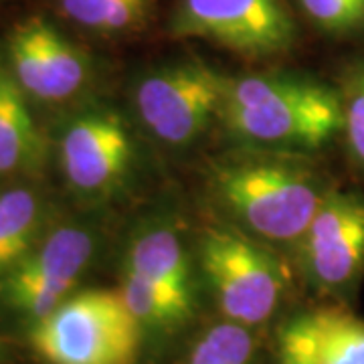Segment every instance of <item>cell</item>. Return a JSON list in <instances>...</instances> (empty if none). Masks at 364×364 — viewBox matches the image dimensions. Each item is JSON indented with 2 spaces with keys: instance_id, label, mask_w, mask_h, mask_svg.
Instances as JSON below:
<instances>
[{
  "instance_id": "cell-1",
  "label": "cell",
  "mask_w": 364,
  "mask_h": 364,
  "mask_svg": "<svg viewBox=\"0 0 364 364\" xmlns=\"http://www.w3.org/2000/svg\"><path fill=\"white\" fill-rule=\"evenodd\" d=\"M219 117L243 144L273 152H310L342 134L340 93L299 75L229 79Z\"/></svg>"
},
{
  "instance_id": "cell-2",
  "label": "cell",
  "mask_w": 364,
  "mask_h": 364,
  "mask_svg": "<svg viewBox=\"0 0 364 364\" xmlns=\"http://www.w3.org/2000/svg\"><path fill=\"white\" fill-rule=\"evenodd\" d=\"M326 178L289 152L241 154L210 170V193L249 233L272 243H298L330 195Z\"/></svg>"
},
{
  "instance_id": "cell-3",
  "label": "cell",
  "mask_w": 364,
  "mask_h": 364,
  "mask_svg": "<svg viewBox=\"0 0 364 364\" xmlns=\"http://www.w3.org/2000/svg\"><path fill=\"white\" fill-rule=\"evenodd\" d=\"M142 324L117 289L71 294L35 322L31 346L47 364H134Z\"/></svg>"
},
{
  "instance_id": "cell-4",
  "label": "cell",
  "mask_w": 364,
  "mask_h": 364,
  "mask_svg": "<svg viewBox=\"0 0 364 364\" xmlns=\"http://www.w3.org/2000/svg\"><path fill=\"white\" fill-rule=\"evenodd\" d=\"M174 39H200L249 59L286 53L296 23L286 0H178L170 14Z\"/></svg>"
},
{
  "instance_id": "cell-5",
  "label": "cell",
  "mask_w": 364,
  "mask_h": 364,
  "mask_svg": "<svg viewBox=\"0 0 364 364\" xmlns=\"http://www.w3.org/2000/svg\"><path fill=\"white\" fill-rule=\"evenodd\" d=\"M200 267L221 312L249 328L265 322L284 291L282 263L245 235L208 229L200 239Z\"/></svg>"
},
{
  "instance_id": "cell-6",
  "label": "cell",
  "mask_w": 364,
  "mask_h": 364,
  "mask_svg": "<svg viewBox=\"0 0 364 364\" xmlns=\"http://www.w3.org/2000/svg\"><path fill=\"white\" fill-rule=\"evenodd\" d=\"M229 77L188 59L148 73L136 85L134 104L142 124L168 146H188L219 117Z\"/></svg>"
},
{
  "instance_id": "cell-7",
  "label": "cell",
  "mask_w": 364,
  "mask_h": 364,
  "mask_svg": "<svg viewBox=\"0 0 364 364\" xmlns=\"http://www.w3.org/2000/svg\"><path fill=\"white\" fill-rule=\"evenodd\" d=\"M304 277L322 294H342L364 272V195L332 188L298 239Z\"/></svg>"
},
{
  "instance_id": "cell-8",
  "label": "cell",
  "mask_w": 364,
  "mask_h": 364,
  "mask_svg": "<svg viewBox=\"0 0 364 364\" xmlns=\"http://www.w3.org/2000/svg\"><path fill=\"white\" fill-rule=\"evenodd\" d=\"M93 253L95 239L87 229L59 227L41 239L18 265L0 275V298L37 322L71 296Z\"/></svg>"
},
{
  "instance_id": "cell-9",
  "label": "cell",
  "mask_w": 364,
  "mask_h": 364,
  "mask_svg": "<svg viewBox=\"0 0 364 364\" xmlns=\"http://www.w3.org/2000/svg\"><path fill=\"white\" fill-rule=\"evenodd\" d=\"M67 182L83 195H107L128 176L134 142L112 107H91L69 119L59 140Z\"/></svg>"
},
{
  "instance_id": "cell-10",
  "label": "cell",
  "mask_w": 364,
  "mask_h": 364,
  "mask_svg": "<svg viewBox=\"0 0 364 364\" xmlns=\"http://www.w3.org/2000/svg\"><path fill=\"white\" fill-rule=\"evenodd\" d=\"M11 73L26 95L63 102L87 81V57L43 16H31L9 37Z\"/></svg>"
},
{
  "instance_id": "cell-11",
  "label": "cell",
  "mask_w": 364,
  "mask_h": 364,
  "mask_svg": "<svg viewBox=\"0 0 364 364\" xmlns=\"http://www.w3.org/2000/svg\"><path fill=\"white\" fill-rule=\"evenodd\" d=\"M25 95L11 69L0 63V174L33 168L43 154L41 134Z\"/></svg>"
},
{
  "instance_id": "cell-12",
  "label": "cell",
  "mask_w": 364,
  "mask_h": 364,
  "mask_svg": "<svg viewBox=\"0 0 364 364\" xmlns=\"http://www.w3.org/2000/svg\"><path fill=\"white\" fill-rule=\"evenodd\" d=\"M126 269L142 275L144 279L193 298L191 269L181 237L168 227H150L132 241Z\"/></svg>"
},
{
  "instance_id": "cell-13",
  "label": "cell",
  "mask_w": 364,
  "mask_h": 364,
  "mask_svg": "<svg viewBox=\"0 0 364 364\" xmlns=\"http://www.w3.org/2000/svg\"><path fill=\"white\" fill-rule=\"evenodd\" d=\"M43 203L28 188L0 193V275L18 265L41 241Z\"/></svg>"
},
{
  "instance_id": "cell-14",
  "label": "cell",
  "mask_w": 364,
  "mask_h": 364,
  "mask_svg": "<svg viewBox=\"0 0 364 364\" xmlns=\"http://www.w3.org/2000/svg\"><path fill=\"white\" fill-rule=\"evenodd\" d=\"M130 312L144 326L152 328H170L184 322L191 316L193 298L174 294L166 287L156 286L142 275L124 267L122 286L117 289Z\"/></svg>"
},
{
  "instance_id": "cell-15",
  "label": "cell",
  "mask_w": 364,
  "mask_h": 364,
  "mask_svg": "<svg viewBox=\"0 0 364 364\" xmlns=\"http://www.w3.org/2000/svg\"><path fill=\"white\" fill-rule=\"evenodd\" d=\"M61 11L79 26L122 35L142 28L154 13L156 0H59Z\"/></svg>"
},
{
  "instance_id": "cell-16",
  "label": "cell",
  "mask_w": 364,
  "mask_h": 364,
  "mask_svg": "<svg viewBox=\"0 0 364 364\" xmlns=\"http://www.w3.org/2000/svg\"><path fill=\"white\" fill-rule=\"evenodd\" d=\"M322 364H364V320L342 308L312 312Z\"/></svg>"
},
{
  "instance_id": "cell-17",
  "label": "cell",
  "mask_w": 364,
  "mask_h": 364,
  "mask_svg": "<svg viewBox=\"0 0 364 364\" xmlns=\"http://www.w3.org/2000/svg\"><path fill=\"white\" fill-rule=\"evenodd\" d=\"M253 342L247 328L235 322L210 328L198 340L186 364H251Z\"/></svg>"
},
{
  "instance_id": "cell-18",
  "label": "cell",
  "mask_w": 364,
  "mask_h": 364,
  "mask_svg": "<svg viewBox=\"0 0 364 364\" xmlns=\"http://www.w3.org/2000/svg\"><path fill=\"white\" fill-rule=\"evenodd\" d=\"M342 100V136L354 166L364 172V63L346 75Z\"/></svg>"
},
{
  "instance_id": "cell-19",
  "label": "cell",
  "mask_w": 364,
  "mask_h": 364,
  "mask_svg": "<svg viewBox=\"0 0 364 364\" xmlns=\"http://www.w3.org/2000/svg\"><path fill=\"white\" fill-rule=\"evenodd\" d=\"M304 14L328 35H350L364 28V0H298Z\"/></svg>"
},
{
  "instance_id": "cell-20",
  "label": "cell",
  "mask_w": 364,
  "mask_h": 364,
  "mask_svg": "<svg viewBox=\"0 0 364 364\" xmlns=\"http://www.w3.org/2000/svg\"><path fill=\"white\" fill-rule=\"evenodd\" d=\"M279 364H322L312 312L301 314L282 328Z\"/></svg>"
},
{
  "instance_id": "cell-21",
  "label": "cell",
  "mask_w": 364,
  "mask_h": 364,
  "mask_svg": "<svg viewBox=\"0 0 364 364\" xmlns=\"http://www.w3.org/2000/svg\"><path fill=\"white\" fill-rule=\"evenodd\" d=\"M2 352H4V346H2V342H0V358H2Z\"/></svg>"
}]
</instances>
